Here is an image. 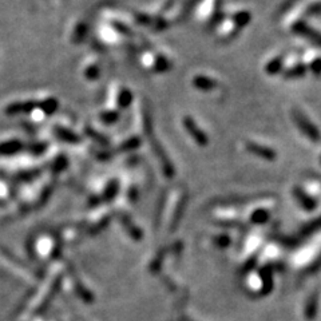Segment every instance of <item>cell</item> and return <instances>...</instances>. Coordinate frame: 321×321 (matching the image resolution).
<instances>
[{
	"mask_svg": "<svg viewBox=\"0 0 321 321\" xmlns=\"http://www.w3.org/2000/svg\"><path fill=\"white\" fill-rule=\"evenodd\" d=\"M318 269H321V256L312 264V267L309 268V272H311V273H314V272H317Z\"/></svg>",
	"mask_w": 321,
	"mask_h": 321,
	"instance_id": "484cf974",
	"label": "cell"
},
{
	"mask_svg": "<svg viewBox=\"0 0 321 321\" xmlns=\"http://www.w3.org/2000/svg\"><path fill=\"white\" fill-rule=\"evenodd\" d=\"M256 263H257V256H253L252 258H250L245 265H244V268H243L244 273H248V272H250L253 268H256Z\"/></svg>",
	"mask_w": 321,
	"mask_h": 321,
	"instance_id": "d4e9b609",
	"label": "cell"
},
{
	"mask_svg": "<svg viewBox=\"0 0 321 321\" xmlns=\"http://www.w3.org/2000/svg\"><path fill=\"white\" fill-rule=\"evenodd\" d=\"M309 70L313 72L314 75H320L321 74V58L314 59V61L311 62V65H309Z\"/></svg>",
	"mask_w": 321,
	"mask_h": 321,
	"instance_id": "7402d4cb",
	"label": "cell"
},
{
	"mask_svg": "<svg viewBox=\"0 0 321 321\" xmlns=\"http://www.w3.org/2000/svg\"><path fill=\"white\" fill-rule=\"evenodd\" d=\"M170 69V63H169L168 59H165L164 56H158L157 62H155V70L158 72L168 71Z\"/></svg>",
	"mask_w": 321,
	"mask_h": 321,
	"instance_id": "d6986e66",
	"label": "cell"
},
{
	"mask_svg": "<svg viewBox=\"0 0 321 321\" xmlns=\"http://www.w3.org/2000/svg\"><path fill=\"white\" fill-rule=\"evenodd\" d=\"M320 228H321V217H318L317 219L309 222V224H307V225L301 229V236H309V234H312V233L316 232V230L320 229Z\"/></svg>",
	"mask_w": 321,
	"mask_h": 321,
	"instance_id": "e0dca14e",
	"label": "cell"
},
{
	"mask_svg": "<svg viewBox=\"0 0 321 321\" xmlns=\"http://www.w3.org/2000/svg\"><path fill=\"white\" fill-rule=\"evenodd\" d=\"M296 2H298V0H287V2L284 3L283 10H285V8H288V7H291V6H293V4L296 3Z\"/></svg>",
	"mask_w": 321,
	"mask_h": 321,
	"instance_id": "4316f807",
	"label": "cell"
},
{
	"mask_svg": "<svg viewBox=\"0 0 321 321\" xmlns=\"http://www.w3.org/2000/svg\"><path fill=\"white\" fill-rule=\"evenodd\" d=\"M58 134H59V137L63 138V139L70 141V142H78V137H76V135H74L72 133H70V131L59 130Z\"/></svg>",
	"mask_w": 321,
	"mask_h": 321,
	"instance_id": "603a6c76",
	"label": "cell"
},
{
	"mask_svg": "<svg viewBox=\"0 0 321 321\" xmlns=\"http://www.w3.org/2000/svg\"><path fill=\"white\" fill-rule=\"evenodd\" d=\"M151 144H153L154 153H155V155H157L158 159H159L161 168H162V170H164V174L169 178L174 177V166H173L171 161L169 159V157L164 151V147L161 146L157 141L154 139V138H151Z\"/></svg>",
	"mask_w": 321,
	"mask_h": 321,
	"instance_id": "3957f363",
	"label": "cell"
},
{
	"mask_svg": "<svg viewBox=\"0 0 321 321\" xmlns=\"http://www.w3.org/2000/svg\"><path fill=\"white\" fill-rule=\"evenodd\" d=\"M308 14L309 15H321V2L313 3L308 7Z\"/></svg>",
	"mask_w": 321,
	"mask_h": 321,
	"instance_id": "cb8c5ba5",
	"label": "cell"
},
{
	"mask_svg": "<svg viewBox=\"0 0 321 321\" xmlns=\"http://www.w3.org/2000/svg\"><path fill=\"white\" fill-rule=\"evenodd\" d=\"M36 103L34 102H26V103H16V105H12V106L8 107L7 113L8 114H17V113H27L30 110L35 109Z\"/></svg>",
	"mask_w": 321,
	"mask_h": 321,
	"instance_id": "5bb4252c",
	"label": "cell"
},
{
	"mask_svg": "<svg viewBox=\"0 0 321 321\" xmlns=\"http://www.w3.org/2000/svg\"><path fill=\"white\" fill-rule=\"evenodd\" d=\"M292 116H293L294 123L297 125L298 130L304 134L308 139L312 141V142H318L321 139V134L318 129L308 119L304 113H301L300 110L297 109H293L292 110Z\"/></svg>",
	"mask_w": 321,
	"mask_h": 321,
	"instance_id": "6da1fadb",
	"label": "cell"
},
{
	"mask_svg": "<svg viewBox=\"0 0 321 321\" xmlns=\"http://www.w3.org/2000/svg\"><path fill=\"white\" fill-rule=\"evenodd\" d=\"M307 74V67L304 65H296L293 67H291L289 70L285 71V78L289 79H297V78H303V76Z\"/></svg>",
	"mask_w": 321,
	"mask_h": 321,
	"instance_id": "9a60e30c",
	"label": "cell"
},
{
	"mask_svg": "<svg viewBox=\"0 0 321 321\" xmlns=\"http://www.w3.org/2000/svg\"><path fill=\"white\" fill-rule=\"evenodd\" d=\"M19 149H21V144L19 142H7V144H3L0 146V153L11 154L17 151Z\"/></svg>",
	"mask_w": 321,
	"mask_h": 321,
	"instance_id": "ac0fdd59",
	"label": "cell"
},
{
	"mask_svg": "<svg viewBox=\"0 0 321 321\" xmlns=\"http://www.w3.org/2000/svg\"><path fill=\"white\" fill-rule=\"evenodd\" d=\"M131 99H133V96H131V92L130 91H126V90H125V91H123L122 94H121L119 105L122 107L129 106V105H130V102H131Z\"/></svg>",
	"mask_w": 321,
	"mask_h": 321,
	"instance_id": "44dd1931",
	"label": "cell"
},
{
	"mask_svg": "<svg viewBox=\"0 0 321 321\" xmlns=\"http://www.w3.org/2000/svg\"><path fill=\"white\" fill-rule=\"evenodd\" d=\"M320 161H321V158H320Z\"/></svg>",
	"mask_w": 321,
	"mask_h": 321,
	"instance_id": "f546056e",
	"label": "cell"
},
{
	"mask_svg": "<svg viewBox=\"0 0 321 321\" xmlns=\"http://www.w3.org/2000/svg\"><path fill=\"white\" fill-rule=\"evenodd\" d=\"M182 321H189L188 318H182Z\"/></svg>",
	"mask_w": 321,
	"mask_h": 321,
	"instance_id": "f1b7e54d",
	"label": "cell"
},
{
	"mask_svg": "<svg viewBox=\"0 0 321 321\" xmlns=\"http://www.w3.org/2000/svg\"><path fill=\"white\" fill-rule=\"evenodd\" d=\"M317 304H318V296L317 293H313L309 297L307 303V307H305V317L308 320H312L314 318L316 313H317Z\"/></svg>",
	"mask_w": 321,
	"mask_h": 321,
	"instance_id": "30bf717a",
	"label": "cell"
},
{
	"mask_svg": "<svg viewBox=\"0 0 321 321\" xmlns=\"http://www.w3.org/2000/svg\"><path fill=\"white\" fill-rule=\"evenodd\" d=\"M261 280H263V294L270 293L273 288V278H272V267H264L260 272Z\"/></svg>",
	"mask_w": 321,
	"mask_h": 321,
	"instance_id": "ba28073f",
	"label": "cell"
},
{
	"mask_svg": "<svg viewBox=\"0 0 321 321\" xmlns=\"http://www.w3.org/2000/svg\"><path fill=\"white\" fill-rule=\"evenodd\" d=\"M250 21H252V15H250L249 11H239L233 16V22H234L238 30L246 27L250 23Z\"/></svg>",
	"mask_w": 321,
	"mask_h": 321,
	"instance_id": "7c38bea8",
	"label": "cell"
},
{
	"mask_svg": "<svg viewBox=\"0 0 321 321\" xmlns=\"http://www.w3.org/2000/svg\"><path fill=\"white\" fill-rule=\"evenodd\" d=\"M314 177H316V178H317V179H318V181H320V182H321V175H314Z\"/></svg>",
	"mask_w": 321,
	"mask_h": 321,
	"instance_id": "83f0119b",
	"label": "cell"
},
{
	"mask_svg": "<svg viewBox=\"0 0 321 321\" xmlns=\"http://www.w3.org/2000/svg\"><path fill=\"white\" fill-rule=\"evenodd\" d=\"M184 126L189 133V135L194 139L195 144L199 145V146H206L209 144V138L206 135V133L195 123V121L191 116H185Z\"/></svg>",
	"mask_w": 321,
	"mask_h": 321,
	"instance_id": "7a4b0ae2",
	"label": "cell"
},
{
	"mask_svg": "<svg viewBox=\"0 0 321 321\" xmlns=\"http://www.w3.org/2000/svg\"><path fill=\"white\" fill-rule=\"evenodd\" d=\"M293 31L296 34L301 35L309 42H312L317 47H321V32L309 27L305 22H296V24L293 26Z\"/></svg>",
	"mask_w": 321,
	"mask_h": 321,
	"instance_id": "277c9868",
	"label": "cell"
},
{
	"mask_svg": "<svg viewBox=\"0 0 321 321\" xmlns=\"http://www.w3.org/2000/svg\"><path fill=\"white\" fill-rule=\"evenodd\" d=\"M284 66V56H277V58L272 59L265 67V71L269 74V75H276L278 72L283 70Z\"/></svg>",
	"mask_w": 321,
	"mask_h": 321,
	"instance_id": "4fadbf2b",
	"label": "cell"
},
{
	"mask_svg": "<svg viewBox=\"0 0 321 321\" xmlns=\"http://www.w3.org/2000/svg\"><path fill=\"white\" fill-rule=\"evenodd\" d=\"M246 149L249 153H252L253 155H256L258 158H263V159L267 161H273L276 159L277 154L276 151L272 149V147L264 146V145L256 144V142H248L246 144Z\"/></svg>",
	"mask_w": 321,
	"mask_h": 321,
	"instance_id": "5b68a950",
	"label": "cell"
},
{
	"mask_svg": "<svg viewBox=\"0 0 321 321\" xmlns=\"http://www.w3.org/2000/svg\"><path fill=\"white\" fill-rule=\"evenodd\" d=\"M213 241H214L215 245L219 246V248H226V246L230 244L229 236H226V234H219V236L214 237Z\"/></svg>",
	"mask_w": 321,
	"mask_h": 321,
	"instance_id": "ffe728a7",
	"label": "cell"
},
{
	"mask_svg": "<svg viewBox=\"0 0 321 321\" xmlns=\"http://www.w3.org/2000/svg\"><path fill=\"white\" fill-rule=\"evenodd\" d=\"M293 195L296 197V199L298 201V204H300L303 208L305 209V210H314V209L317 208V202H316V199H313L309 194H307L303 189L300 188H294L293 189Z\"/></svg>",
	"mask_w": 321,
	"mask_h": 321,
	"instance_id": "8992f818",
	"label": "cell"
},
{
	"mask_svg": "<svg viewBox=\"0 0 321 321\" xmlns=\"http://www.w3.org/2000/svg\"><path fill=\"white\" fill-rule=\"evenodd\" d=\"M270 218V213L267 209H257L253 212V214L250 215V222L252 224H256V225H264L267 224Z\"/></svg>",
	"mask_w": 321,
	"mask_h": 321,
	"instance_id": "9c48e42d",
	"label": "cell"
},
{
	"mask_svg": "<svg viewBox=\"0 0 321 321\" xmlns=\"http://www.w3.org/2000/svg\"><path fill=\"white\" fill-rule=\"evenodd\" d=\"M193 85H194L198 90H202V91H210V90L217 87V82H215L214 79L204 75L195 76V78L193 79Z\"/></svg>",
	"mask_w": 321,
	"mask_h": 321,
	"instance_id": "52a82bcc",
	"label": "cell"
},
{
	"mask_svg": "<svg viewBox=\"0 0 321 321\" xmlns=\"http://www.w3.org/2000/svg\"><path fill=\"white\" fill-rule=\"evenodd\" d=\"M122 222H123V226L126 228L127 232L130 233V236L133 237L134 239H141V238H142V232H141V230L138 229L137 226H134V224L130 221V219L122 218Z\"/></svg>",
	"mask_w": 321,
	"mask_h": 321,
	"instance_id": "2e32d148",
	"label": "cell"
},
{
	"mask_svg": "<svg viewBox=\"0 0 321 321\" xmlns=\"http://www.w3.org/2000/svg\"><path fill=\"white\" fill-rule=\"evenodd\" d=\"M185 206H186V195H184V197L179 199V202H178L177 209H175V213H174V217H173V221H171V225H170L171 230H174L178 226V224H179V221H181L182 214H184V212H185Z\"/></svg>",
	"mask_w": 321,
	"mask_h": 321,
	"instance_id": "8fae6325",
	"label": "cell"
}]
</instances>
